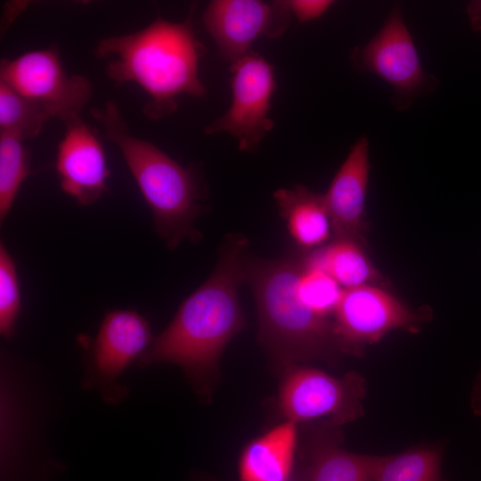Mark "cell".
<instances>
[{"label": "cell", "mask_w": 481, "mask_h": 481, "mask_svg": "<svg viewBox=\"0 0 481 481\" xmlns=\"http://www.w3.org/2000/svg\"><path fill=\"white\" fill-rule=\"evenodd\" d=\"M426 316L376 285L344 289L334 314V333L342 355L359 356L367 345L402 329L417 332Z\"/></svg>", "instance_id": "9c48e42d"}, {"label": "cell", "mask_w": 481, "mask_h": 481, "mask_svg": "<svg viewBox=\"0 0 481 481\" xmlns=\"http://www.w3.org/2000/svg\"><path fill=\"white\" fill-rule=\"evenodd\" d=\"M148 321L135 310L106 314L86 358L83 385L109 402L126 395L118 379L153 341Z\"/></svg>", "instance_id": "30bf717a"}, {"label": "cell", "mask_w": 481, "mask_h": 481, "mask_svg": "<svg viewBox=\"0 0 481 481\" xmlns=\"http://www.w3.org/2000/svg\"><path fill=\"white\" fill-rule=\"evenodd\" d=\"M273 198L280 216L298 247L312 249L330 238L332 229L323 194L296 184L289 189L277 190Z\"/></svg>", "instance_id": "2e32d148"}, {"label": "cell", "mask_w": 481, "mask_h": 481, "mask_svg": "<svg viewBox=\"0 0 481 481\" xmlns=\"http://www.w3.org/2000/svg\"><path fill=\"white\" fill-rule=\"evenodd\" d=\"M248 240L231 234L208 279L180 306L173 320L138 359L137 366H180L194 390L209 398L219 378V360L245 326L238 289L245 281Z\"/></svg>", "instance_id": "6da1fadb"}, {"label": "cell", "mask_w": 481, "mask_h": 481, "mask_svg": "<svg viewBox=\"0 0 481 481\" xmlns=\"http://www.w3.org/2000/svg\"><path fill=\"white\" fill-rule=\"evenodd\" d=\"M443 450L420 446L380 455L375 481H448L442 474Z\"/></svg>", "instance_id": "ac0fdd59"}, {"label": "cell", "mask_w": 481, "mask_h": 481, "mask_svg": "<svg viewBox=\"0 0 481 481\" xmlns=\"http://www.w3.org/2000/svg\"><path fill=\"white\" fill-rule=\"evenodd\" d=\"M471 404L474 412L477 415H481V373L479 374L474 387Z\"/></svg>", "instance_id": "484cf974"}, {"label": "cell", "mask_w": 481, "mask_h": 481, "mask_svg": "<svg viewBox=\"0 0 481 481\" xmlns=\"http://www.w3.org/2000/svg\"><path fill=\"white\" fill-rule=\"evenodd\" d=\"M50 118L42 105L0 81V132L15 135L22 141L31 139L39 135Z\"/></svg>", "instance_id": "d6986e66"}, {"label": "cell", "mask_w": 481, "mask_h": 481, "mask_svg": "<svg viewBox=\"0 0 481 481\" xmlns=\"http://www.w3.org/2000/svg\"><path fill=\"white\" fill-rule=\"evenodd\" d=\"M102 124L103 136L120 151L150 207L156 232L168 249L183 239L199 240L193 223L205 212L202 191L193 168L185 167L152 143L132 135L117 103L90 110Z\"/></svg>", "instance_id": "277c9868"}, {"label": "cell", "mask_w": 481, "mask_h": 481, "mask_svg": "<svg viewBox=\"0 0 481 481\" xmlns=\"http://www.w3.org/2000/svg\"><path fill=\"white\" fill-rule=\"evenodd\" d=\"M93 53L107 60L105 71L112 81L136 83L148 94L151 100L143 112L150 119L175 112L182 94H206L199 77L203 46L195 37L192 15L181 23L158 18L139 31L104 37Z\"/></svg>", "instance_id": "7a4b0ae2"}, {"label": "cell", "mask_w": 481, "mask_h": 481, "mask_svg": "<svg viewBox=\"0 0 481 481\" xmlns=\"http://www.w3.org/2000/svg\"><path fill=\"white\" fill-rule=\"evenodd\" d=\"M298 291L304 301L320 316L333 320L344 289L325 271L303 256Z\"/></svg>", "instance_id": "44dd1931"}, {"label": "cell", "mask_w": 481, "mask_h": 481, "mask_svg": "<svg viewBox=\"0 0 481 481\" xmlns=\"http://www.w3.org/2000/svg\"><path fill=\"white\" fill-rule=\"evenodd\" d=\"M194 481H216L208 477L199 476ZM287 481H308V471L306 462L301 458L300 462L296 466L292 476Z\"/></svg>", "instance_id": "d4e9b609"}, {"label": "cell", "mask_w": 481, "mask_h": 481, "mask_svg": "<svg viewBox=\"0 0 481 481\" xmlns=\"http://www.w3.org/2000/svg\"><path fill=\"white\" fill-rule=\"evenodd\" d=\"M365 395V379L356 371L335 377L295 364L282 371L277 406L285 420L297 424L322 420L341 427L363 415Z\"/></svg>", "instance_id": "5b68a950"}, {"label": "cell", "mask_w": 481, "mask_h": 481, "mask_svg": "<svg viewBox=\"0 0 481 481\" xmlns=\"http://www.w3.org/2000/svg\"><path fill=\"white\" fill-rule=\"evenodd\" d=\"M297 423L284 420L242 449L238 472L240 481H287L297 466Z\"/></svg>", "instance_id": "9a60e30c"}, {"label": "cell", "mask_w": 481, "mask_h": 481, "mask_svg": "<svg viewBox=\"0 0 481 481\" xmlns=\"http://www.w3.org/2000/svg\"><path fill=\"white\" fill-rule=\"evenodd\" d=\"M231 106L224 115L207 126L204 133H228L237 139L240 151L254 152L273 127L269 117L276 88L273 67L251 50L231 63Z\"/></svg>", "instance_id": "ba28073f"}, {"label": "cell", "mask_w": 481, "mask_h": 481, "mask_svg": "<svg viewBox=\"0 0 481 481\" xmlns=\"http://www.w3.org/2000/svg\"><path fill=\"white\" fill-rule=\"evenodd\" d=\"M351 61L358 72L372 73L394 89L392 102L399 110L431 94L438 85L434 76L424 72L398 5L366 45L353 50Z\"/></svg>", "instance_id": "8992f818"}, {"label": "cell", "mask_w": 481, "mask_h": 481, "mask_svg": "<svg viewBox=\"0 0 481 481\" xmlns=\"http://www.w3.org/2000/svg\"><path fill=\"white\" fill-rule=\"evenodd\" d=\"M287 1L216 0L202 20L221 55L231 63L251 51L261 36L280 37L290 23Z\"/></svg>", "instance_id": "8fae6325"}, {"label": "cell", "mask_w": 481, "mask_h": 481, "mask_svg": "<svg viewBox=\"0 0 481 481\" xmlns=\"http://www.w3.org/2000/svg\"><path fill=\"white\" fill-rule=\"evenodd\" d=\"M466 11L471 29L474 31L481 32V0L469 2Z\"/></svg>", "instance_id": "cb8c5ba5"}, {"label": "cell", "mask_w": 481, "mask_h": 481, "mask_svg": "<svg viewBox=\"0 0 481 481\" xmlns=\"http://www.w3.org/2000/svg\"><path fill=\"white\" fill-rule=\"evenodd\" d=\"M22 140L12 134L0 132V223L4 221L20 185L29 175V153Z\"/></svg>", "instance_id": "ffe728a7"}, {"label": "cell", "mask_w": 481, "mask_h": 481, "mask_svg": "<svg viewBox=\"0 0 481 481\" xmlns=\"http://www.w3.org/2000/svg\"><path fill=\"white\" fill-rule=\"evenodd\" d=\"M0 81L42 105L51 118L64 124L80 117L93 96L87 77L66 74L55 46L1 60Z\"/></svg>", "instance_id": "52a82bcc"}, {"label": "cell", "mask_w": 481, "mask_h": 481, "mask_svg": "<svg viewBox=\"0 0 481 481\" xmlns=\"http://www.w3.org/2000/svg\"><path fill=\"white\" fill-rule=\"evenodd\" d=\"M302 256L275 259L248 257L245 281L254 293L258 340L275 366L286 368L322 360L334 363L342 355L334 321L317 314L298 291Z\"/></svg>", "instance_id": "3957f363"}, {"label": "cell", "mask_w": 481, "mask_h": 481, "mask_svg": "<svg viewBox=\"0 0 481 481\" xmlns=\"http://www.w3.org/2000/svg\"><path fill=\"white\" fill-rule=\"evenodd\" d=\"M307 256L345 289L375 285L380 279L363 252L362 244L355 240L334 239Z\"/></svg>", "instance_id": "e0dca14e"}, {"label": "cell", "mask_w": 481, "mask_h": 481, "mask_svg": "<svg viewBox=\"0 0 481 481\" xmlns=\"http://www.w3.org/2000/svg\"><path fill=\"white\" fill-rule=\"evenodd\" d=\"M291 13L300 22H307L321 17L333 4L329 0L287 1Z\"/></svg>", "instance_id": "603a6c76"}, {"label": "cell", "mask_w": 481, "mask_h": 481, "mask_svg": "<svg viewBox=\"0 0 481 481\" xmlns=\"http://www.w3.org/2000/svg\"><path fill=\"white\" fill-rule=\"evenodd\" d=\"M370 169L369 141L363 135L351 147L323 194L334 239L363 243Z\"/></svg>", "instance_id": "4fadbf2b"}, {"label": "cell", "mask_w": 481, "mask_h": 481, "mask_svg": "<svg viewBox=\"0 0 481 481\" xmlns=\"http://www.w3.org/2000/svg\"><path fill=\"white\" fill-rule=\"evenodd\" d=\"M59 143L55 168L61 190L80 206H89L108 191L105 152L95 134L80 117L67 123Z\"/></svg>", "instance_id": "7c38bea8"}, {"label": "cell", "mask_w": 481, "mask_h": 481, "mask_svg": "<svg viewBox=\"0 0 481 481\" xmlns=\"http://www.w3.org/2000/svg\"><path fill=\"white\" fill-rule=\"evenodd\" d=\"M20 308V290L15 262L0 242V334L12 338Z\"/></svg>", "instance_id": "7402d4cb"}, {"label": "cell", "mask_w": 481, "mask_h": 481, "mask_svg": "<svg viewBox=\"0 0 481 481\" xmlns=\"http://www.w3.org/2000/svg\"><path fill=\"white\" fill-rule=\"evenodd\" d=\"M302 449L308 481H375L380 455L343 449L339 427L319 421Z\"/></svg>", "instance_id": "5bb4252c"}]
</instances>
